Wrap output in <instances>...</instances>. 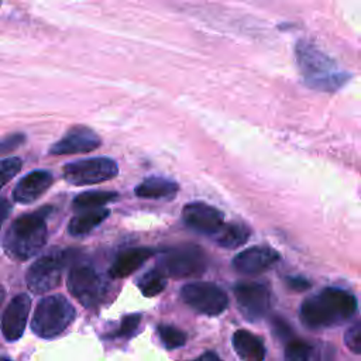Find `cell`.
Here are the masks:
<instances>
[{"label": "cell", "mask_w": 361, "mask_h": 361, "mask_svg": "<svg viewBox=\"0 0 361 361\" xmlns=\"http://www.w3.org/2000/svg\"><path fill=\"white\" fill-rule=\"evenodd\" d=\"M357 306V299L351 292L329 286L302 302L299 317L309 329H329L350 320Z\"/></svg>", "instance_id": "6da1fadb"}, {"label": "cell", "mask_w": 361, "mask_h": 361, "mask_svg": "<svg viewBox=\"0 0 361 361\" xmlns=\"http://www.w3.org/2000/svg\"><path fill=\"white\" fill-rule=\"evenodd\" d=\"M51 206L39 207L34 213L17 217L4 234L3 247L7 255L16 261H25L39 252L48 238L47 217Z\"/></svg>", "instance_id": "7a4b0ae2"}, {"label": "cell", "mask_w": 361, "mask_h": 361, "mask_svg": "<svg viewBox=\"0 0 361 361\" xmlns=\"http://www.w3.org/2000/svg\"><path fill=\"white\" fill-rule=\"evenodd\" d=\"M296 61L305 82L313 89L334 92L347 80L345 72H343L333 59L306 41L298 42Z\"/></svg>", "instance_id": "3957f363"}, {"label": "cell", "mask_w": 361, "mask_h": 361, "mask_svg": "<svg viewBox=\"0 0 361 361\" xmlns=\"http://www.w3.org/2000/svg\"><path fill=\"white\" fill-rule=\"evenodd\" d=\"M75 317V307L63 295L45 296L35 307L31 329L41 338H54L68 329Z\"/></svg>", "instance_id": "277c9868"}, {"label": "cell", "mask_w": 361, "mask_h": 361, "mask_svg": "<svg viewBox=\"0 0 361 361\" xmlns=\"http://www.w3.org/2000/svg\"><path fill=\"white\" fill-rule=\"evenodd\" d=\"M157 267L172 278L199 276L207 269V255L199 245L180 244L162 251Z\"/></svg>", "instance_id": "5b68a950"}, {"label": "cell", "mask_w": 361, "mask_h": 361, "mask_svg": "<svg viewBox=\"0 0 361 361\" xmlns=\"http://www.w3.org/2000/svg\"><path fill=\"white\" fill-rule=\"evenodd\" d=\"M72 258L71 251L54 248L41 255L28 268L25 282L32 293L42 295L61 283L63 269Z\"/></svg>", "instance_id": "8992f818"}, {"label": "cell", "mask_w": 361, "mask_h": 361, "mask_svg": "<svg viewBox=\"0 0 361 361\" xmlns=\"http://www.w3.org/2000/svg\"><path fill=\"white\" fill-rule=\"evenodd\" d=\"M68 290L85 307L94 309L99 306L106 293V282L97 269L86 262L71 267L68 272Z\"/></svg>", "instance_id": "52a82bcc"}, {"label": "cell", "mask_w": 361, "mask_h": 361, "mask_svg": "<svg viewBox=\"0 0 361 361\" xmlns=\"http://www.w3.org/2000/svg\"><path fill=\"white\" fill-rule=\"evenodd\" d=\"M117 172L118 166L116 161L109 157H93L79 159L68 162L62 168L65 180L75 186L102 183L114 178Z\"/></svg>", "instance_id": "ba28073f"}, {"label": "cell", "mask_w": 361, "mask_h": 361, "mask_svg": "<svg viewBox=\"0 0 361 361\" xmlns=\"http://www.w3.org/2000/svg\"><path fill=\"white\" fill-rule=\"evenodd\" d=\"M180 298L189 307L206 316H217L228 306L226 292L213 282L186 283L180 289Z\"/></svg>", "instance_id": "9c48e42d"}, {"label": "cell", "mask_w": 361, "mask_h": 361, "mask_svg": "<svg viewBox=\"0 0 361 361\" xmlns=\"http://www.w3.org/2000/svg\"><path fill=\"white\" fill-rule=\"evenodd\" d=\"M234 296L241 314L248 322H258L271 309V292L265 283L238 282L234 286Z\"/></svg>", "instance_id": "30bf717a"}, {"label": "cell", "mask_w": 361, "mask_h": 361, "mask_svg": "<svg viewBox=\"0 0 361 361\" xmlns=\"http://www.w3.org/2000/svg\"><path fill=\"white\" fill-rule=\"evenodd\" d=\"M182 217L189 228L209 237L214 235L224 224V214L217 207L203 202L185 204Z\"/></svg>", "instance_id": "8fae6325"}, {"label": "cell", "mask_w": 361, "mask_h": 361, "mask_svg": "<svg viewBox=\"0 0 361 361\" xmlns=\"http://www.w3.org/2000/svg\"><path fill=\"white\" fill-rule=\"evenodd\" d=\"M102 144L100 137L89 127L75 126L69 128L62 138L54 142L49 148L52 155H72L85 154L99 148Z\"/></svg>", "instance_id": "7c38bea8"}, {"label": "cell", "mask_w": 361, "mask_h": 361, "mask_svg": "<svg viewBox=\"0 0 361 361\" xmlns=\"http://www.w3.org/2000/svg\"><path fill=\"white\" fill-rule=\"evenodd\" d=\"M336 348L326 341L290 338L285 345V361H337Z\"/></svg>", "instance_id": "4fadbf2b"}, {"label": "cell", "mask_w": 361, "mask_h": 361, "mask_svg": "<svg viewBox=\"0 0 361 361\" xmlns=\"http://www.w3.org/2000/svg\"><path fill=\"white\" fill-rule=\"evenodd\" d=\"M30 309L31 299L25 293H20L8 302L1 316V333L7 341H16L23 336Z\"/></svg>", "instance_id": "5bb4252c"}, {"label": "cell", "mask_w": 361, "mask_h": 361, "mask_svg": "<svg viewBox=\"0 0 361 361\" xmlns=\"http://www.w3.org/2000/svg\"><path fill=\"white\" fill-rule=\"evenodd\" d=\"M279 259V254L264 245L250 247L233 258V268L243 275H258L269 269Z\"/></svg>", "instance_id": "9a60e30c"}, {"label": "cell", "mask_w": 361, "mask_h": 361, "mask_svg": "<svg viewBox=\"0 0 361 361\" xmlns=\"http://www.w3.org/2000/svg\"><path fill=\"white\" fill-rule=\"evenodd\" d=\"M52 182H54V176L49 171H45V169L31 171L25 176H23L16 185L13 190V199L17 203L30 204L37 199H39V196L49 189Z\"/></svg>", "instance_id": "2e32d148"}, {"label": "cell", "mask_w": 361, "mask_h": 361, "mask_svg": "<svg viewBox=\"0 0 361 361\" xmlns=\"http://www.w3.org/2000/svg\"><path fill=\"white\" fill-rule=\"evenodd\" d=\"M154 250L148 247H131L120 251L113 259L109 274L113 278H126L137 271L148 258L154 255Z\"/></svg>", "instance_id": "e0dca14e"}, {"label": "cell", "mask_w": 361, "mask_h": 361, "mask_svg": "<svg viewBox=\"0 0 361 361\" xmlns=\"http://www.w3.org/2000/svg\"><path fill=\"white\" fill-rule=\"evenodd\" d=\"M233 347L243 361H264L265 347L259 337L248 330L240 329L233 334Z\"/></svg>", "instance_id": "ac0fdd59"}, {"label": "cell", "mask_w": 361, "mask_h": 361, "mask_svg": "<svg viewBox=\"0 0 361 361\" xmlns=\"http://www.w3.org/2000/svg\"><path fill=\"white\" fill-rule=\"evenodd\" d=\"M179 186L176 182L162 176L145 178L134 190V193L141 199H164L172 197L178 193Z\"/></svg>", "instance_id": "d6986e66"}, {"label": "cell", "mask_w": 361, "mask_h": 361, "mask_svg": "<svg viewBox=\"0 0 361 361\" xmlns=\"http://www.w3.org/2000/svg\"><path fill=\"white\" fill-rule=\"evenodd\" d=\"M109 214H110V210L104 209V207L80 210L79 214H76L71 219V221L68 224V231L73 237L87 234L94 227H97L102 221H104Z\"/></svg>", "instance_id": "ffe728a7"}, {"label": "cell", "mask_w": 361, "mask_h": 361, "mask_svg": "<svg viewBox=\"0 0 361 361\" xmlns=\"http://www.w3.org/2000/svg\"><path fill=\"white\" fill-rule=\"evenodd\" d=\"M250 228L240 223H226L223 227L212 235V238L216 241L217 245L228 250H234L240 245H243L248 237H250Z\"/></svg>", "instance_id": "44dd1931"}, {"label": "cell", "mask_w": 361, "mask_h": 361, "mask_svg": "<svg viewBox=\"0 0 361 361\" xmlns=\"http://www.w3.org/2000/svg\"><path fill=\"white\" fill-rule=\"evenodd\" d=\"M118 197V193L116 192H109V190H87L80 195H78L72 206L75 210H87V209H97L102 207L103 204L113 202Z\"/></svg>", "instance_id": "7402d4cb"}, {"label": "cell", "mask_w": 361, "mask_h": 361, "mask_svg": "<svg viewBox=\"0 0 361 361\" xmlns=\"http://www.w3.org/2000/svg\"><path fill=\"white\" fill-rule=\"evenodd\" d=\"M137 286L144 296H157L166 286V275L158 267L152 268L141 275V278L137 281Z\"/></svg>", "instance_id": "603a6c76"}, {"label": "cell", "mask_w": 361, "mask_h": 361, "mask_svg": "<svg viewBox=\"0 0 361 361\" xmlns=\"http://www.w3.org/2000/svg\"><path fill=\"white\" fill-rule=\"evenodd\" d=\"M157 330H158V336H159L162 344L169 350L182 347L186 343V334L173 326L161 324V326H158Z\"/></svg>", "instance_id": "cb8c5ba5"}, {"label": "cell", "mask_w": 361, "mask_h": 361, "mask_svg": "<svg viewBox=\"0 0 361 361\" xmlns=\"http://www.w3.org/2000/svg\"><path fill=\"white\" fill-rule=\"evenodd\" d=\"M141 317L142 314L141 313H130L127 316L123 317L118 329L110 336L113 338H127L130 336H133L137 330V327L140 326V322H141Z\"/></svg>", "instance_id": "d4e9b609"}, {"label": "cell", "mask_w": 361, "mask_h": 361, "mask_svg": "<svg viewBox=\"0 0 361 361\" xmlns=\"http://www.w3.org/2000/svg\"><path fill=\"white\" fill-rule=\"evenodd\" d=\"M344 344L355 354H361V319L351 323L344 333Z\"/></svg>", "instance_id": "484cf974"}, {"label": "cell", "mask_w": 361, "mask_h": 361, "mask_svg": "<svg viewBox=\"0 0 361 361\" xmlns=\"http://www.w3.org/2000/svg\"><path fill=\"white\" fill-rule=\"evenodd\" d=\"M23 166V162L18 157H8V158H4L1 159V182L0 185L4 186L11 178H14V175H17L20 172Z\"/></svg>", "instance_id": "4316f807"}, {"label": "cell", "mask_w": 361, "mask_h": 361, "mask_svg": "<svg viewBox=\"0 0 361 361\" xmlns=\"http://www.w3.org/2000/svg\"><path fill=\"white\" fill-rule=\"evenodd\" d=\"M24 134H10L7 137L3 138L1 141V152L6 154L11 149H16L18 145H21L24 142Z\"/></svg>", "instance_id": "83f0119b"}, {"label": "cell", "mask_w": 361, "mask_h": 361, "mask_svg": "<svg viewBox=\"0 0 361 361\" xmlns=\"http://www.w3.org/2000/svg\"><path fill=\"white\" fill-rule=\"evenodd\" d=\"M286 283L289 288H292L295 290H305L310 286V283L302 276H288Z\"/></svg>", "instance_id": "f1b7e54d"}, {"label": "cell", "mask_w": 361, "mask_h": 361, "mask_svg": "<svg viewBox=\"0 0 361 361\" xmlns=\"http://www.w3.org/2000/svg\"><path fill=\"white\" fill-rule=\"evenodd\" d=\"M190 361H221V360L219 358V355H217L216 353H213V351H206V353L200 354L197 358L190 360Z\"/></svg>", "instance_id": "f546056e"}, {"label": "cell", "mask_w": 361, "mask_h": 361, "mask_svg": "<svg viewBox=\"0 0 361 361\" xmlns=\"http://www.w3.org/2000/svg\"><path fill=\"white\" fill-rule=\"evenodd\" d=\"M1 209H3V214H1V220H6L7 217V213L10 210V206H8V202L6 199L1 200Z\"/></svg>", "instance_id": "4dcf8cb0"}, {"label": "cell", "mask_w": 361, "mask_h": 361, "mask_svg": "<svg viewBox=\"0 0 361 361\" xmlns=\"http://www.w3.org/2000/svg\"><path fill=\"white\" fill-rule=\"evenodd\" d=\"M1 361H10V360H8L7 357H3V358H1Z\"/></svg>", "instance_id": "1f68e13d"}]
</instances>
